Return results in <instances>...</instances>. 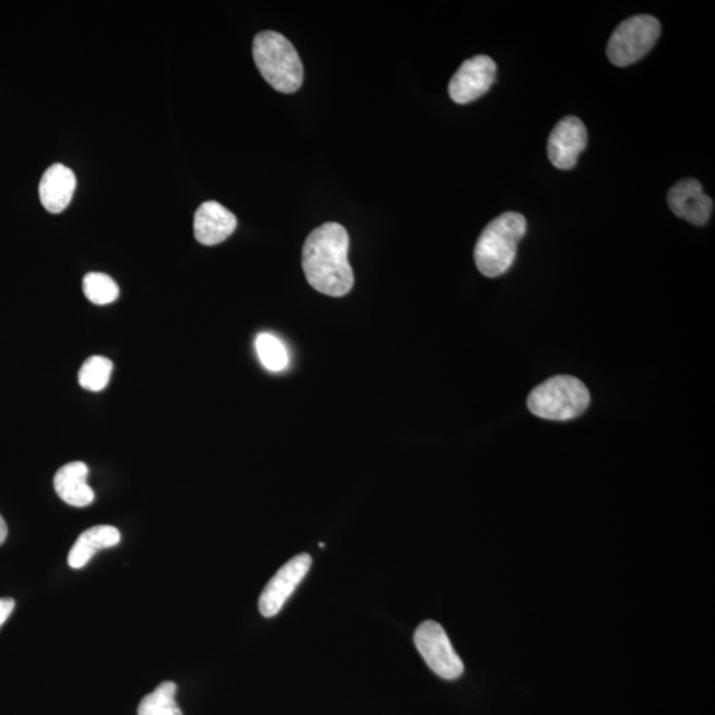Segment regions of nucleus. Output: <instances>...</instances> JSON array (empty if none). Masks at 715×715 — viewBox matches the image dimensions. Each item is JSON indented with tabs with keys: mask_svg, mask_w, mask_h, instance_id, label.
Instances as JSON below:
<instances>
[{
	"mask_svg": "<svg viewBox=\"0 0 715 715\" xmlns=\"http://www.w3.org/2000/svg\"><path fill=\"white\" fill-rule=\"evenodd\" d=\"M349 246V234L338 223H325L308 236L302 269L312 288L331 297L349 294L354 285Z\"/></svg>",
	"mask_w": 715,
	"mask_h": 715,
	"instance_id": "f257e3e1",
	"label": "nucleus"
},
{
	"mask_svg": "<svg viewBox=\"0 0 715 715\" xmlns=\"http://www.w3.org/2000/svg\"><path fill=\"white\" fill-rule=\"evenodd\" d=\"M526 228L525 216L519 213H505L490 222L475 248L478 271L487 277H499L508 272L517 257Z\"/></svg>",
	"mask_w": 715,
	"mask_h": 715,
	"instance_id": "f03ea898",
	"label": "nucleus"
},
{
	"mask_svg": "<svg viewBox=\"0 0 715 715\" xmlns=\"http://www.w3.org/2000/svg\"><path fill=\"white\" fill-rule=\"evenodd\" d=\"M253 59L273 90L295 93L301 88L303 67L291 43L276 31H264L254 37Z\"/></svg>",
	"mask_w": 715,
	"mask_h": 715,
	"instance_id": "7ed1b4c3",
	"label": "nucleus"
},
{
	"mask_svg": "<svg viewBox=\"0 0 715 715\" xmlns=\"http://www.w3.org/2000/svg\"><path fill=\"white\" fill-rule=\"evenodd\" d=\"M589 393L575 377L558 376L547 379L528 395L527 407L540 419L565 421L586 413Z\"/></svg>",
	"mask_w": 715,
	"mask_h": 715,
	"instance_id": "20e7f679",
	"label": "nucleus"
},
{
	"mask_svg": "<svg viewBox=\"0 0 715 715\" xmlns=\"http://www.w3.org/2000/svg\"><path fill=\"white\" fill-rule=\"evenodd\" d=\"M662 24L655 16L637 15L627 19L615 29L608 41L607 56L617 67H627L643 59L655 47Z\"/></svg>",
	"mask_w": 715,
	"mask_h": 715,
	"instance_id": "39448f33",
	"label": "nucleus"
},
{
	"mask_svg": "<svg viewBox=\"0 0 715 715\" xmlns=\"http://www.w3.org/2000/svg\"><path fill=\"white\" fill-rule=\"evenodd\" d=\"M414 642L429 669L444 680H456L464 674L458 657L444 628L437 621H425L415 632Z\"/></svg>",
	"mask_w": 715,
	"mask_h": 715,
	"instance_id": "423d86ee",
	"label": "nucleus"
},
{
	"mask_svg": "<svg viewBox=\"0 0 715 715\" xmlns=\"http://www.w3.org/2000/svg\"><path fill=\"white\" fill-rule=\"evenodd\" d=\"M312 557L300 555L291 558L276 572L266 584L259 599V609L265 618H273L282 611L285 603L294 595L298 584L308 575L312 568Z\"/></svg>",
	"mask_w": 715,
	"mask_h": 715,
	"instance_id": "0eeeda50",
	"label": "nucleus"
},
{
	"mask_svg": "<svg viewBox=\"0 0 715 715\" xmlns=\"http://www.w3.org/2000/svg\"><path fill=\"white\" fill-rule=\"evenodd\" d=\"M496 74L497 65L489 56H475L464 61L458 71L453 74L448 92L456 104L476 102L490 90Z\"/></svg>",
	"mask_w": 715,
	"mask_h": 715,
	"instance_id": "6e6552de",
	"label": "nucleus"
},
{
	"mask_svg": "<svg viewBox=\"0 0 715 715\" xmlns=\"http://www.w3.org/2000/svg\"><path fill=\"white\" fill-rule=\"evenodd\" d=\"M587 129L580 118L569 116L557 123L547 143L551 164L561 170H570L587 146Z\"/></svg>",
	"mask_w": 715,
	"mask_h": 715,
	"instance_id": "1a4fd4ad",
	"label": "nucleus"
},
{
	"mask_svg": "<svg viewBox=\"0 0 715 715\" xmlns=\"http://www.w3.org/2000/svg\"><path fill=\"white\" fill-rule=\"evenodd\" d=\"M668 204L676 216L705 226L713 213V201L702 189L698 179L688 178L676 183L668 192Z\"/></svg>",
	"mask_w": 715,
	"mask_h": 715,
	"instance_id": "9d476101",
	"label": "nucleus"
},
{
	"mask_svg": "<svg viewBox=\"0 0 715 715\" xmlns=\"http://www.w3.org/2000/svg\"><path fill=\"white\" fill-rule=\"evenodd\" d=\"M238 219L221 203L211 201L196 210L194 217L195 239L203 246L221 245L235 233Z\"/></svg>",
	"mask_w": 715,
	"mask_h": 715,
	"instance_id": "9b49d317",
	"label": "nucleus"
},
{
	"mask_svg": "<svg viewBox=\"0 0 715 715\" xmlns=\"http://www.w3.org/2000/svg\"><path fill=\"white\" fill-rule=\"evenodd\" d=\"M76 183V176L70 167L61 164L49 167L39 186L40 201L48 213L60 214L70 206Z\"/></svg>",
	"mask_w": 715,
	"mask_h": 715,
	"instance_id": "f8f14e48",
	"label": "nucleus"
},
{
	"mask_svg": "<svg viewBox=\"0 0 715 715\" xmlns=\"http://www.w3.org/2000/svg\"><path fill=\"white\" fill-rule=\"evenodd\" d=\"M90 469L86 464L81 462H74L61 466V468L56 472L53 478V487L56 493L68 505L74 508H85L91 505L95 501V492L86 482L88 478Z\"/></svg>",
	"mask_w": 715,
	"mask_h": 715,
	"instance_id": "ddd939ff",
	"label": "nucleus"
},
{
	"mask_svg": "<svg viewBox=\"0 0 715 715\" xmlns=\"http://www.w3.org/2000/svg\"><path fill=\"white\" fill-rule=\"evenodd\" d=\"M120 543L121 534L115 526L91 527L81 534L76 544L73 545L70 556H68V563L74 570L83 569L99 550L109 549Z\"/></svg>",
	"mask_w": 715,
	"mask_h": 715,
	"instance_id": "4468645a",
	"label": "nucleus"
},
{
	"mask_svg": "<svg viewBox=\"0 0 715 715\" xmlns=\"http://www.w3.org/2000/svg\"><path fill=\"white\" fill-rule=\"evenodd\" d=\"M177 689L176 682H162L153 693L142 699L139 715H183L177 704Z\"/></svg>",
	"mask_w": 715,
	"mask_h": 715,
	"instance_id": "2eb2a0df",
	"label": "nucleus"
},
{
	"mask_svg": "<svg viewBox=\"0 0 715 715\" xmlns=\"http://www.w3.org/2000/svg\"><path fill=\"white\" fill-rule=\"evenodd\" d=\"M254 346H257L260 362L263 364L266 370L278 372L288 366V350H286L283 341L277 338L276 335L261 333L258 335Z\"/></svg>",
	"mask_w": 715,
	"mask_h": 715,
	"instance_id": "dca6fc26",
	"label": "nucleus"
},
{
	"mask_svg": "<svg viewBox=\"0 0 715 715\" xmlns=\"http://www.w3.org/2000/svg\"><path fill=\"white\" fill-rule=\"evenodd\" d=\"M111 372H114V364H111L110 359L93 356L81 366L79 383L81 388L98 393V391L107 388Z\"/></svg>",
	"mask_w": 715,
	"mask_h": 715,
	"instance_id": "f3484780",
	"label": "nucleus"
},
{
	"mask_svg": "<svg viewBox=\"0 0 715 715\" xmlns=\"http://www.w3.org/2000/svg\"><path fill=\"white\" fill-rule=\"evenodd\" d=\"M84 295L96 305H108L115 302L120 296V288L115 279L105 273L92 272L84 277Z\"/></svg>",
	"mask_w": 715,
	"mask_h": 715,
	"instance_id": "a211bd4d",
	"label": "nucleus"
},
{
	"mask_svg": "<svg viewBox=\"0 0 715 715\" xmlns=\"http://www.w3.org/2000/svg\"><path fill=\"white\" fill-rule=\"evenodd\" d=\"M15 608V600L11 598L0 599V627L5 623Z\"/></svg>",
	"mask_w": 715,
	"mask_h": 715,
	"instance_id": "6ab92c4d",
	"label": "nucleus"
},
{
	"mask_svg": "<svg viewBox=\"0 0 715 715\" xmlns=\"http://www.w3.org/2000/svg\"><path fill=\"white\" fill-rule=\"evenodd\" d=\"M9 534V528L8 524H5L4 519L2 515H0V546H2L5 543V538H8Z\"/></svg>",
	"mask_w": 715,
	"mask_h": 715,
	"instance_id": "aec40b11",
	"label": "nucleus"
}]
</instances>
